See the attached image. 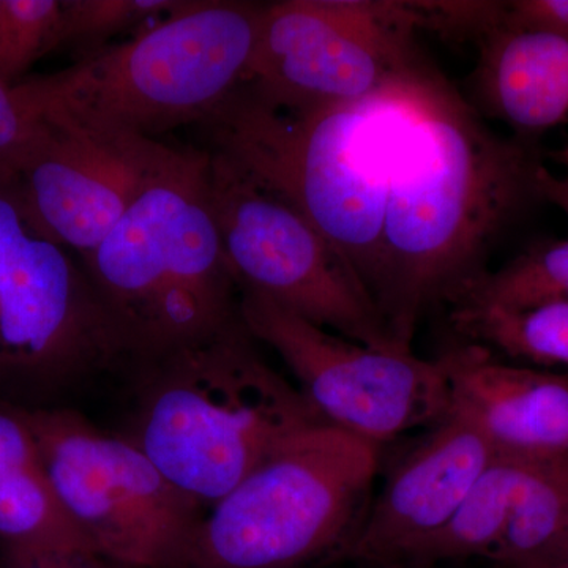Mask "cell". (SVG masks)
<instances>
[{"instance_id":"obj_1","label":"cell","mask_w":568,"mask_h":568,"mask_svg":"<svg viewBox=\"0 0 568 568\" xmlns=\"http://www.w3.org/2000/svg\"><path fill=\"white\" fill-rule=\"evenodd\" d=\"M540 162L497 136L426 59L405 77L387 170L375 302L403 351L429 305L484 274L481 261L537 200Z\"/></svg>"},{"instance_id":"obj_2","label":"cell","mask_w":568,"mask_h":568,"mask_svg":"<svg viewBox=\"0 0 568 568\" xmlns=\"http://www.w3.org/2000/svg\"><path fill=\"white\" fill-rule=\"evenodd\" d=\"M410 69L357 102L305 112L272 106L241 84L203 122L213 151L301 212L345 254L373 301L388 156Z\"/></svg>"},{"instance_id":"obj_3","label":"cell","mask_w":568,"mask_h":568,"mask_svg":"<svg viewBox=\"0 0 568 568\" xmlns=\"http://www.w3.org/2000/svg\"><path fill=\"white\" fill-rule=\"evenodd\" d=\"M207 173L209 152L179 149L81 261L134 369L241 324Z\"/></svg>"},{"instance_id":"obj_4","label":"cell","mask_w":568,"mask_h":568,"mask_svg":"<svg viewBox=\"0 0 568 568\" xmlns=\"http://www.w3.org/2000/svg\"><path fill=\"white\" fill-rule=\"evenodd\" d=\"M130 439L183 495L213 506L287 439L327 425L244 324L138 366Z\"/></svg>"},{"instance_id":"obj_5","label":"cell","mask_w":568,"mask_h":568,"mask_svg":"<svg viewBox=\"0 0 568 568\" xmlns=\"http://www.w3.org/2000/svg\"><path fill=\"white\" fill-rule=\"evenodd\" d=\"M265 6L189 0L133 40L14 85L31 118L59 115L155 140L203 123L245 80Z\"/></svg>"},{"instance_id":"obj_6","label":"cell","mask_w":568,"mask_h":568,"mask_svg":"<svg viewBox=\"0 0 568 568\" xmlns=\"http://www.w3.org/2000/svg\"><path fill=\"white\" fill-rule=\"evenodd\" d=\"M377 448L331 425L291 437L201 517L181 568L335 560L364 518Z\"/></svg>"},{"instance_id":"obj_7","label":"cell","mask_w":568,"mask_h":568,"mask_svg":"<svg viewBox=\"0 0 568 568\" xmlns=\"http://www.w3.org/2000/svg\"><path fill=\"white\" fill-rule=\"evenodd\" d=\"M133 366L88 272L0 173V390L52 394Z\"/></svg>"},{"instance_id":"obj_8","label":"cell","mask_w":568,"mask_h":568,"mask_svg":"<svg viewBox=\"0 0 568 568\" xmlns=\"http://www.w3.org/2000/svg\"><path fill=\"white\" fill-rule=\"evenodd\" d=\"M52 489L99 558L133 568H181L200 504L174 487L130 439L73 410L28 409Z\"/></svg>"},{"instance_id":"obj_9","label":"cell","mask_w":568,"mask_h":568,"mask_svg":"<svg viewBox=\"0 0 568 568\" xmlns=\"http://www.w3.org/2000/svg\"><path fill=\"white\" fill-rule=\"evenodd\" d=\"M209 192L224 256L242 290L271 298L361 345H396L386 320L345 254L282 197L222 153L209 152Z\"/></svg>"},{"instance_id":"obj_10","label":"cell","mask_w":568,"mask_h":568,"mask_svg":"<svg viewBox=\"0 0 568 568\" xmlns=\"http://www.w3.org/2000/svg\"><path fill=\"white\" fill-rule=\"evenodd\" d=\"M417 31L410 2L272 3L242 84L284 111L357 102L424 59Z\"/></svg>"},{"instance_id":"obj_11","label":"cell","mask_w":568,"mask_h":568,"mask_svg":"<svg viewBox=\"0 0 568 568\" xmlns=\"http://www.w3.org/2000/svg\"><path fill=\"white\" fill-rule=\"evenodd\" d=\"M239 316L253 339L282 357L325 424L379 444L443 420L450 409L444 366L325 331L271 298L239 287Z\"/></svg>"},{"instance_id":"obj_12","label":"cell","mask_w":568,"mask_h":568,"mask_svg":"<svg viewBox=\"0 0 568 568\" xmlns=\"http://www.w3.org/2000/svg\"><path fill=\"white\" fill-rule=\"evenodd\" d=\"M39 132L17 171L41 226L84 260L179 149L141 134L37 115Z\"/></svg>"},{"instance_id":"obj_13","label":"cell","mask_w":568,"mask_h":568,"mask_svg":"<svg viewBox=\"0 0 568 568\" xmlns=\"http://www.w3.org/2000/svg\"><path fill=\"white\" fill-rule=\"evenodd\" d=\"M496 448L457 406L387 478L335 560L395 566L458 514Z\"/></svg>"},{"instance_id":"obj_14","label":"cell","mask_w":568,"mask_h":568,"mask_svg":"<svg viewBox=\"0 0 568 568\" xmlns=\"http://www.w3.org/2000/svg\"><path fill=\"white\" fill-rule=\"evenodd\" d=\"M439 362L450 405L473 417L496 452L568 454V376L497 362L476 343Z\"/></svg>"},{"instance_id":"obj_15","label":"cell","mask_w":568,"mask_h":568,"mask_svg":"<svg viewBox=\"0 0 568 568\" xmlns=\"http://www.w3.org/2000/svg\"><path fill=\"white\" fill-rule=\"evenodd\" d=\"M474 74L485 110L523 136L568 121V39L496 29L478 41Z\"/></svg>"},{"instance_id":"obj_16","label":"cell","mask_w":568,"mask_h":568,"mask_svg":"<svg viewBox=\"0 0 568 568\" xmlns=\"http://www.w3.org/2000/svg\"><path fill=\"white\" fill-rule=\"evenodd\" d=\"M568 540V454L521 455L503 534L488 559L504 568Z\"/></svg>"},{"instance_id":"obj_17","label":"cell","mask_w":568,"mask_h":568,"mask_svg":"<svg viewBox=\"0 0 568 568\" xmlns=\"http://www.w3.org/2000/svg\"><path fill=\"white\" fill-rule=\"evenodd\" d=\"M0 544L18 555L97 556L71 521L41 463L0 480Z\"/></svg>"},{"instance_id":"obj_18","label":"cell","mask_w":568,"mask_h":568,"mask_svg":"<svg viewBox=\"0 0 568 568\" xmlns=\"http://www.w3.org/2000/svg\"><path fill=\"white\" fill-rule=\"evenodd\" d=\"M559 302H568V241L530 246L467 283L448 305L517 313Z\"/></svg>"},{"instance_id":"obj_19","label":"cell","mask_w":568,"mask_h":568,"mask_svg":"<svg viewBox=\"0 0 568 568\" xmlns=\"http://www.w3.org/2000/svg\"><path fill=\"white\" fill-rule=\"evenodd\" d=\"M450 321L476 345L544 366H568V302L525 312L452 306Z\"/></svg>"},{"instance_id":"obj_20","label":"cell","mask_w":568,"mask_h":568,"mask_svg":"<svg viewBox=\"0 0 568 568\" xmlns=\"http://www.w3.org/2000/svg\"><path fill=\"white\" fill-rule=\"evenodd\" d=\"M61 0H0V84L13 89L59 48Z\"/></svg>"},{"instance_id":"obj_21","label":"cell","mask_w":568,"mask_h":568,"mask_svg":"<svg viewBox=\"0 0 568 568\" xmlns=\"http://www.w3.org/2000/svg\"><path fill=\"white\" fill-rule=\"evenodd\" d=\"M181 0H62L59 48H91L152 18L168 17L181 9Z\"/></svg>"},{"instance_id":"obj_22","label":"cell","mask_w":568,"mask_h":568,"mask_svg":"<svg viewBox=\"0 0 568 568\" xmlns=\"http://www.w3.org/2000/svg\"><path fill=\"white\" fill-rule=\"evenodd\" d=\"M417 29L436 32L443 39L477 43L500 28L506 2H410Z\"/></svg>"},{"instance_id":"obj_23","label":"cell","mask_w":568,"mask_h":568,"mask_svg":"<svg viewBox=\"0 0 568 568\" xmlns=\"http://www.w3.org/2000/svg\"><path fill=\"white\" fill-rule=\"evenodd\" d=\"M37 132L39 121L21 106L13 89L0 84V173L17 178Z\"/></svg>"},{"instance_id":"obj_24","label":"cell","mask_w":568,"mask_h":568,"mask_svg":"<svg viewBox=\"0 0 568 568\" xmlns=\"http://www.w3.org/2000/svg\"><path fill=\"white\" fill-rule=\"evenodd\" d=\"M39 463V448L22 407L0 405V480Z\"/></svg>"},{"instance_id":"obj_25","label":"cell","mask_w":568,"mask_h":568,"mask_svg":"<svg viewBox=\"0 0 568 568\" xmlns=\"http://www.w3.org/2000/svg\"><path fill=\"white\" fill-rule=\"evenodd\" d=\"M500 29L568 39V0H514L504 7Z\"/></svg>"},{"instance_id":"obj_26","label":"cell","mask_w":568,"mask_h":568,"mask_svg":"<svg viewBox=\"0 0 568 568\" xmlns=\"http://www.w3.org/2000/svg\"><path fill=\"white\" fill-rule=\"evenodd\" d=\"M95 556L18 555L3 552V568H104Z\"/></svg>"},{"instance_id":"obj_27","label":"cell","mask_w":568,"mask_h":568,"mask_svg":"<svg viewBox=\"0 0 568 568\" xmlns=\"http://www.w3.org/2000/svg\"><path fill=\"white\" fill-rule=\"evenodd\" d=\"M536 186L538 197L555 204L560 211L566 213L568 219V178L549 173L544 164H540L536 175Z\"/></svg>"},{"instance_id":"obj_28","label":"cell","mask_w":568,"mask_h":568,"mask_svg":"<svg viewBox=\"0 0 568 568\" xmlns=\"http://www.w3.org/2000/svg\"><path fill=\"white\" fill-rule=\"evenodd\" d=\"M508 568H568V540Z\"/></svg>"},{"instance_id":"obj_29","label":"cell","mask_w":568,"mask_h":568,"mask_svg":"<svg viewBox=\"0 0 568 568\" xmlns=\"http://www.w3.org/2000/svg\"><path fill=\"white\" fill-rule=\"evenodd\" d=\"M555 159L566 170V178H568V144L555 153Z\"/></svg>"}]
</instances>
